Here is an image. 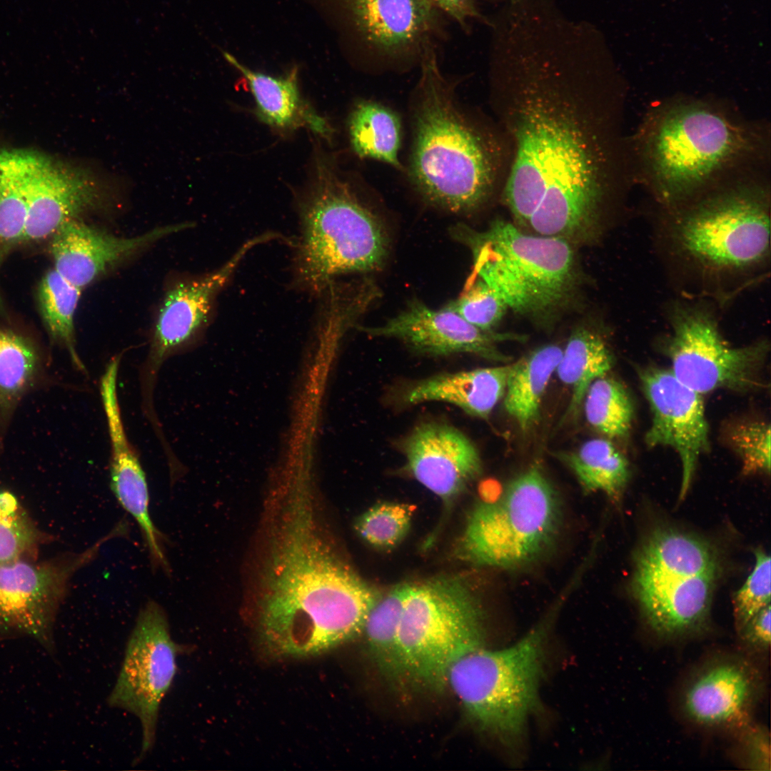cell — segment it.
<instances>
[{
  "instance_id": "cell-9",
  "label": "cell",
  "mask_w": 771,
  "mask_h": 771,
  "mask_svg": "<svg viewBox=\"0 0 771 771\" xmlns=\"http://www.w3.org/2000/svg\"><path fill=\"white\" fill-rule=\"evenodd\" d=\"M485 610L464 577L445 575L413 584L398 631L410 688L445 691L451 665L485 646Z\"/></svg>"
},
{
  "instance_id": "cell-18",
  "label": "cell",
  "mask_w": 771,
  "mask_h": 771,
  "mask_svg": "<svg viewBox=\"0 0 771 771\" xmlns=\"http://www.w3.org/2000/svg\"><path fill=\"white\" fill-rule=\"evenodd\" d=\"M366 333L398 339L416 352L447 356L467 353L487 360L506 363L509 357L497 343L523 341L525 336L482 330L465 320L448 305L433 309L415 301L383 325L363 327Z\"/></svg>"
},
{
  "instance_id": "cell-33",
  "label": "cell",
  "mask_w": 771,
  "mask_h": 771,
  "mask_svg": "<svg viewBox=\"0 0 771 771\" xmlns=\"http://www.w3.org/2000/svg\"><path fill=\"white\" fill-rule=\"evenodd\" d=\"M81 289L69 283L56 270L49 271L39 291L41 314L50 336L69 353L74 368L86 374L76 347L74 317Z\"/></svg>"
},
{
  "instance_id": "cell-41",
  "label": "cell",
  "mask_w": 771,
  "mask_h": 771,
  "mask_svg": "<svg viewBox=\"0 0 771 771\" xmlns=\"http://www.w3.org/2000/svg\"><path fill=\"white\" fill-rule=\"evenodd\" d=\"M729 755L741 769L770 771L771 742L768 728L755 721L732 736Z\"/></svg>"
},
{
  "instance_id": "cell-11",
  "label": "cell",
  "mask_w": 771,
  "mask_h": 771,
  "mask_svg": "<svg viewBox=\"0 0 771 771\" xmlns=\"http://www.w3.org/2000/svg\"><path fill=\"white\" fill-rule=\"evenodd\" d=\"M710 302L682 297L668 303L670 333L664 350L670 371L701 395L719 389L745 392L764 387L769 342L762 338L742 346H731L722 335Z\"/></svg>"
},
{
  "instance_id": "cell-26",
  "label": "cell",
  "mask_w": 771,
  "mask_h": 771,
  "mask_svg": "<svg viewBox=\"0 0 771 771\" xmlns=\"http://www.w3.org/2000/svg\"><path fill=\"white\" fill-rule=\"evenodd\" d=\"M412 584H400L380 597L370 610L363 633L368 652L381 677L395 691L410 688L400 654L398 631Z\"/></svg>"
},
{
  "instance_id": "cell-16",
  "label": "cell",
  "mask_w": 771,
  "mask_h": 771,
  "mask_svg": "<svg viewBox=\"0 0 771 771\" xmlns=\"http://www.w3.org/2000/svg\"><path fill=\"white\" fill-rule=\"evenodd\" d=\"M638 373L652 415L645 443L650 448L670 447L677 453L682 465L680 498L683 499L699 458L710 446L702 395L680 381L670 369L650 366Z\"/></svg>"
},
{
  "instance_id": "cell-32",
  "label": "cell",
  "mask_w": 771,
  "mask_h": 771,
  "mask_svg": "<svg viewBox=\"0 0 771 771\" xmlns=\"http://www.w3.org/2000/svg\"><path fill=\"white\" fill-rule=\"evenodd\" d=\"M613 366V355L599 334L582 328L571 335L555 369L560 380L571 389L566 415L578 413L589 386L607 376Z\"/></svg>"
},
{
  "instance_id": "cell-7",
  "label": "cell",
  "mask_w": 771,
  "mask_h": 771,
  "mask_svg": "<svg viewBox=\"0 0 771 771\" xmlns=\"http://www.w3.org/2000/svg\"><path fill=\"white\" fill-rule=\"evenodd\" d=\"M301 218L297 271L308 288L320 291L337 276L376 271L385 264L389 238L381 218L321 156L301 201Z\"/></svg>"
},
{
  "instance_id": "cell-20",
  "label": "cell",
  "mask_w": 771,
  "mask_h": 771,
  "mask_svg": "<svg viewBox=\"0 0 771 771\" xmlns=\"http://www.w3.org/2000/svg\"><path fill=\"white\" fill-rule=\"evenodd\" d=\"M717 575L682 576L634 573L635 595L651 631L666 641L702 634L708 623Z\"/></svg>"
},
{
  "instance_id": "cell-42",
  "label": "cell",
  "mask_w": 771,
  "mask_h": 771,
  "mask_svg": "<svg viewBox=\"0 0 771 771\" xmlns=\"http://www.w3.org/2000/svg\"><path fill=\"white\" fill-rule=\"evenodd\" d=\"M770 605L762 609L737 630L741 652L755 659L770 651Z\"/></svg>"
},
{
  "instance_id": "cell-22",
  "label": "cell",
  "mask_w": 771,
  "mask_h": 771,
  "mask_svg": "<svg viewBox=\"0 0 771 771\" xmlns=\"http://www.w3.org/2000/svg\"><path fill=\"white\" fill-rule=\"evenodd\" d=\"M360 39L378 54L397 57L420 53L437 23L428 0H337Z\"/></svg>"
},
{
  "instance_id": "cell-24",
  "label": "cell",
  "mask_w": 771,
  "mask_h": 771,
  "mask_svg": "<svg viewBox=\"0 0 771 771\" xmlns=\"http://www.w3.org/2000/svg\"><path fill=\"white\" fill-rule=\"evenodd\" d=\"M511 366L512 363L439 373L412 384L402 400L409 405L448 403L468 415L486 419L504 396Z\"/></svg>"
},
{
  "instance_id": "cell-35",
  "label": "cell",
  "mask_w": 771,
  "mask_h": 771,
  "mask_svg": "<svg viewBox=\"0 0 771 771\" xmlns=\"http://www.w3.org/2000/svg\"><path fill=\"white\" fill-rule=\"evenodd\" d=\"M26 221L24 150H0V242L22 241Z\"/></svg>"
},
{
  "instance_id": "cell-21",
  "label": "cell",
  "mask_w": 771,
  "mask_h": 771,
  "mask_svg": "<svg viewBox=\"0 0 771 771\" xmlns=\"http://www.w3.org/2000/svg\"><path fill=\"white\" fill-rule=\"evenodd\" d=\"M189 226V223L171 224L141 235L122 237L73 219L50 237L54 269L82 290L114 264Z\"/></svg>"
},
{
  "instance_id": "cell-17",
  "label": "cell",
  "mask_w": 771,
  "mask_h": 771,
  "mask_svg": "<svg viewBox=\"0 0 771 771\" xmlns=\"http://www.w3.org/2000/svg\"><path fill=\"white\" fill-rule=\"evenodd\" d=\"M26 221L22 241L50 238L64 223L104 202L96 183L85 171L25 150Z\"/></svg>"
},
{
  "instance_id": "cell-23",
  "label": "cell",
  "mask_w": 771,
  "mask_h": 771,
  "mask_svg": "<svg viewBox=\"0 0 771 771\" xmlns=\"http://www.w3.org/2000/svg\"><path fill=\"white\" fill-rule=\"evenodd\" d=\"M102 405L110 441V487L121 506L137 523L154 569L171 572L165 554V536L150 515L149 492L146 473L124 426L119 397L104 396Z\"/></svg>"
},
{
  "instance_id": "cell-19",
  "label": "cell",
  "mask_w": 771,
  "mask_h": 771,
  "mask_svg": "<svg viewBox=\"0 0 771 771\" xmlns=\"http://www.w3.org/2000/svg\"><path fill=\"white\" fill-rule=\"evenodd\" d=\"M402 448L406 468L415 479L447 503L482 473V460L474 443L445 423L417 425Z\"/></svg>"
},
{
  "instance_id": "cell-30",
  "label": "cell",
  "mask_w": 771,
  "mask_h": 771,
  "mask_svg": "<svg viewBox=\"0 0 771 771\" xmlns=\"http://www.w3.org/2000/svg\"><path fill=\"white\" fill-rule=\"evenodd\" d=\"M348 128L351 147L360 158L403 168L398 158L401 123L391 109L376 101H360L349 114Z\"/></svg>"
},
{
  "instance_id": "cell-31",
  "label": "cell",
  "mask_w": 771,
  "mask_h": 771,
  "mask_svg": "<svg viewBox=\"0 0 771 771\" xmlns=\"http://www.w3.org/2000/svg\"><path fill=\"white\" fill-rule=\"evenodd\" d=\"M575 475L583 491L601 492L619 503L630 477L625 456L610 440L594 438L576 450L558 454Z\"/></svg>"
},
{
  "instance_id": "cell-38",
  "label": "cell",
  "mask_w": 771,
  "mask_h": 771,
  "mask_svg": "<svg viewBox=\"0 0 771 771\" xmlns=\"http://www.w3.org/2000/svg\"><path fill=\"white\" fill-rule=\"evenodd\" d=\"M727 444L739 457L743 475L770 473V426L760 420L732 424L725 431Z\"/></svg>"
},
{
  "instance_id": "cell-13",
  "label": "cell",
  "mask_w": 771,
  "mask_h": 771,
  "mask_svg": "<svg viewBox=\"0 0 771 771\" xmlns=\"http://www.w3.org/2000/svg\"><path fill=\"white\" fill-rule=\"evenodd\" d=\"M122 535L124 529L118 523L82 552L0 564V637L29 636L54 651V625L71 579L96 558L103 544Z\"/></svg>"
},
{
  "instance_id": "cell-25",
  "label": "cell",
  "mask_w": 771,
  "mask_h": 771,
  "mask_svg": "<svg viewBox=\"0 0 771 771\" xmlns=\"http://www.w3.org/2000/svg\"><path fill=\"white\" fill-rule=\"evenodd\" d=\"M223 54L246 80L256 101V114L262 121L282 131L308 126L322 136L331 134L326 121L309 109L300 95L297 67L283 76L273 77L249 69L228 52Z\"/></svg>"
},
{
  "instance_id": "cell-40",
  "label": "cell",
  "mask_w": 771,
  "mask_h": 771,
  "mask_svg": "<svg viewBox=\"0 0 771 771\" xmlns=\"http://www.w3.org/2000/svg\"><path fill=\"white\" fill-rule=\"evenodd\" d=\"M755 568L733 598L736 631L770 605V557L760 548L755 550Z\"/></svg>"
},
{
  "instance_id": "cell-43",
  "label": "cell",
  "mask_w": 771,
  "mask_h": 771,
  "mask_svg": "<svg viewBox=\"0 0 771 771\" xmlns=\"http://www.w3.org/2000/svg\"><path fill=\"white\" fill-rule=\"evenodd\" d=\"M435 8H439L466 27L467 19L477 18L490 24L476 9L473 0H428Z\"/></svg>"
},
{
  "instance_id": "cell-34",
  "label": "cell",
  "mask_w": 771,
  "mask_h": 771,
  "mask_svg": "<svg viewBox=\"0 0 771 771\" xmlns=\"http://www.w3.org/2000/svg\"><path fill=\"white\" fill-rule=\"evenodd\" d=\"M583 403L585 418L595 429L610 438L628 435L634 408L620 382L606 376L595 380L588 388Z\"/></svg>"
},
{
  "instance_id": "cell-36",
  "label": "cell",
  "mask_w": 771,
  "mask_h": 771,
  "mask_svg": "<svg viewBox=\"0 0 771 771\" xmlns=\"http://www.w3.org/2000/svg\"><path fill=\"white\" fill-rule=\"evenodd\" d=\"M50 538L11 493L0 492V564L36 560L41 545Z\"/></svg>"
},
{
  "instance_id": "cell-15",
  "label": "cell",
  "mask_w": 771,
  "mask_h": 771,
  "mask_svg": "<svg viewBox=\"0 0 771 771\" xmlns=\"http://www.w3.org/2000/svg\"><path fill=\"white\" fill-rule=\"evenodd\" d=\"M278 237L272 232L256 236L218 269L200 278L178 283L168 291L156 318L148 353L139 370L141 406L148 420L158 418L153 394L163 363L183 352L194 340L207 320L214 297L248 251Z\"/></svg>"
},
{
  "instance_id": "cell-5",
  "label": "cell",
  "mask_w": 771,
  "mask_h": 771,
  "mask_svg": "<svg viewBox=\"0 0 771 771\" xmlns=\"http://www.w3.org/2000/svg\"><path fill=\"white\" fill-rule=\"evenodd\" d=\"M567 597L563 593L545 616L513 645L474 649L449 669L447 687L468 722L511 758L521 754L529 722L542 709L540 688L551 627Z\"/></svg>"
},
{
  "instance_id": "cell-12",
  "label": "cell",
  "mask_w": 771,
  "mask_h": 771,
  "mask_svg": "<svg viewBox=\"0 0 771 771\" xmlns=\"http://www.w3.org/2000/svg\"><path fill=\"white\" fill-rule=\"evenodd\" d=\"M186 651L185 645L172 638L162 606L148 601L138 612L107 700L111 707L138 719L142 741L138 760L153 747L161 704L176 675L177 658Z\"/></svg>"
},
{
  "instance_id": "cell-3",
  "label": "cell",
  "mask_w": 771,
  "mask_h": 771,
  "mask_svg": "<svg viewBox=\"0 0 771 771\" xmlns=\"http://www.w3.org/2000/svg\"><path fill=\"white\" fill-rule=\"evenodd\" d=\"M514 133L505 198L515 218L538 235L588 239L597 231L602 189L580 128L566 111L535 97L520 108Z\"/></svg>"
},
{
  "instance_id": "cell-27",
  "label": "cell",
  "mask_w": 771,
  "mask_h": 771,
  "mask_svg": "<svg viewBox=\"0 0 771 771\" xmlns=\"http://www.w3.org/2000/svg\"><path fill=\"white\" fill-rule=\"evenodd\" d=\"M718 555L707 542L670 529L657 530L642 545L634 573L693 576L717 573Z\"/></svg>"
},
{
  "instance_id": "cell-28",
  "label": "cell",
  "mask_w": 771,
  "mask_h": 771,
  "mask_svg": "<svg viewBox=\"0 0 771 771\" xmlns=\"http://www.w3.org/2000/svg\"><path fill=\"white\" fill-rule=\"evenodd\" d=\"M44 374L41 357L33 343L0 328V457L19 405Z\"/></svg>"
},
{
  "instance_id": "cell-6",
  "label": "cell",
  "mask_w": 771,
  "mask_h": 771,
  "mask_svg": "<svg viewBox=\"0 0 771 771\" xmlns=\"http://www.w3.org/2000/svg\"><path fill=\"white\" fill-rule=\"evenodd\" d=\"M641 154L657 197L666 207L699 195L720 173L759 148L760 138L705 103L657 109L645 124Z\"/></svg>"
},
{
  "instance_id": "cell-14",
  "label": "cell",
  "mask_w": 771,
  "mask_h": 771,
  "mask_svg": "<svg viewBox=\"0 0 771 771\" xmlns=\"http://www.w3.org/2000/svg\"><path fill=\"white\" fill-rule=\"evenodd\" d=\"M765 678L755 659L742 652L712 653L682 681L677 708L696 728L732 737L752 722Z\"/></svg>"
},
{
  "instance_id": "cell-10",
  "label": "cell",
  "mask_w": 771,
  "mask_h": 771,
  "mask_svg": "<svg viewBox=\"0 0 771 771\" xmlns=\"http://www.w3.org/2000/svg\"><path fill=\"white\" fill-rule=\"evenodd\" d=\"M561 521L556 490L543 470L531 465L510 480L496 499L474 507L458 553L475 565L525 568L553 546Z\"/></svg>"
},
{
  "instance_id": "cell-29",
  "label": "cell",
  "mask_w": 771,
  "mask_h": 771,
  "mask_svg": "<svg viewBox=\"0 0 771 771\" xmlns=\"http://www.w3.org/2000/svg\"><path fill=\"white\" fill-rule=\"evenodd\" d=\"M563 349L555 345L538 348L512 363L504 394V408L523 430L537 423L549 380Z\"/></svg>"
},
{
  "instance_id": "cell-37",
  "label": "cell",
  "mask_w": 771,
  "mask_h": 771,
  "mask_svg": "<svg viewBox=\"0 0 771 771\" xmlns=\"http://www.w3.org/2000/svg\"><path fill=\"white\" fill-rule=\"evenodd\" d=\"M413 510L411 505L404 503H378L360 515L356 530L370 545L381 549L393 548L408 533Z\"/></svg>"
},
{
  "instance_id": "cell-4",
  "label": "cell",
  "mask_w": 771,
  "mask_h": 771,
  "mask_svg": "<svg viewBox=\"0 0 771 771\" xmlns=\"http://www.w3.org/2000/svg\"><path fill=\"white\" fill-rule=\"evenodd\" d=\"M492 171L486 143L458 104L433 49L427 46L412 104L407 170L412 186L428 203L465 213L487 198Z\"/></svg>"
},
{
  "instance_id": "cell-2",
  "label": "cell",
  "mask_w": 771,
  "mask_h": 771,
  "mask_svg": "<svg viewBox=\"0 0 771 771\" xmlns=\"http://www.w3.org/2000/svg\"><path fill=\"white\" fill-rule=\"evenodd\" d=\"M666 208L656 239L683 297L722 305L765 279L770 201L765 188L737 185Z\"/></svg>"
},
{
  "instance_id": "cell-39",
  "label": "cell",
  "mask_w": 771,
  "mask_h": 771,
  "mask_svg": "<svg viewBox=\"0 0 771 771\" xmlns=\"http://www.w3.org/2000/svg\"><path fill=\"white\" fill-rule=\"evenodd\" d=\"M447 305L470 323L487 331H493L507 308L499 296L473 273L460 296Z\"/></svg>"
},
{
  "instance_id": "cell-1",
  "label": "cell",
  "mask_w": 771,
  "mask_h": 771,
  "mask_svg": "<svg viewBox=\"0 0 771 771\" xmlns=\"http://www.w3.org/2000/svg\"><path fill=\"white\" fill-rule=\"evenodd\" d=\"M312 507L291 495L273 526L258 632L274 657L316 656L354 639L381 597L333 554Z\"/></svg>"
},
{
  "instance_id": "cell-8",
  "label": "cell",
  "mask_w": 771,
  "mask_h": 771,
  "mask_svg": "<svg viewBox=\"0 0 771 771\" xmlns=\"http://www.w3.org/2000/svg\"><path fill=\"white\" fill-rule=\"evenodd\" d=\"M453 233L471 249L472 273L513 311L540 316L571 297L577 273L569 241L528 235L503 220H495L481 232L456 226Z\"/></svg>"
}]
</instances>
